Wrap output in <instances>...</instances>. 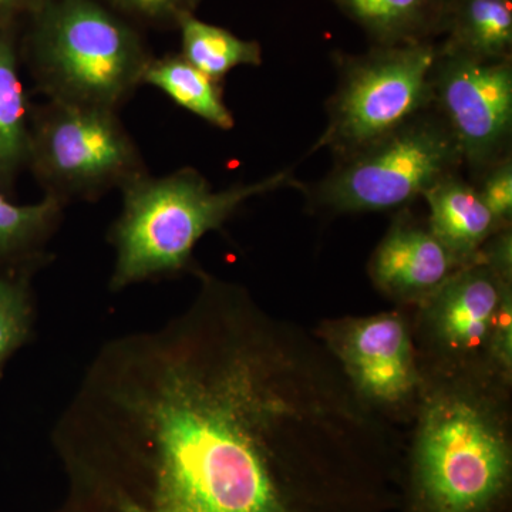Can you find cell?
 Instances as JSON below:
<instances>
[{"mask_svg": "<svg viewBox=\"0 0 512 512\" xmlns=\"http://www.w3.org/2000/svg\"><path fill=\"white\" fill-rule=\"evenodd\" d=\"M423 197L429 204L427 225L460 268L476 264L485 242L503 229L481 201L476 187L457 174L441 180Z\"/></svg>", "mask_w": 512, "mask_h": 512, "instance_id": "cell-12", "label": "cell"}, {"mask_svg": "<svg viewBox=\"0 0 512 512\" xmlns=\"http://www.w3.org/2000/svg\"><path fill=\"white\" fill-rule=\"evenodd\" d=\"M481 201L503 228L512 221V163L511 158L498 161L483 174L480 187L476 188Z\"/></svg>", "mask_w": 512, "mask_h": 512, "instance_id": "cell-21", "label": "cell"}, {"mask_svg": "<svg viewBox=\"0 0 512 512\" xmlns=\"http://www.w3.org/2000/svg\"><path fill=\"white\" fill-rule=\"evenodd\" d=\"M285 187L303 188L291 170L252 184L215 191L194 168L164 177L143 175L121 190L123 208L110 228L116 251L110 289L120 292L151 279L195 274L194 249L220 229L244 202Z\"/></svg>", "mask_w": 512, "mask_h": 512, "instance_id": "cell-3", "label": "cell"}, {"mask_svg": "<svg viewBox=\"0 0 512 512\" xmlns=\"http://www.w3.org/2000/svg\"><path fill=\"white\" fill-rule=\"evenodd\" d=\"M190 305L101 346L52 431L56 512H389L403 441L319 339L198 271Z\"/></svg>", "mask_w": 512, "mask_h": 512, "instance_id": "cell-1", "label": "cell"}, {"mask_svg": "<svg viewBox=\"0 0 512 512\" xmlns=\"http://www.w3.org/2000/svg\"><path fill=\"white\" fill-rule=\"evenodd\" d=\"M377 46L431 42L444 32L450 0H336Z\"/></svg>", "mask_w": 512, "mask_h": 512, "instance_id": "cell-14", "label": "cell"}, {"mask_svg": "<svg viewBox=\"0 0 512 512\" xmlns=\"http://www.w3.org/2000/svg\"><path fill=\"white\" fill-rule=\"evenodd\" d=\"M28 170L64 205L97 201L148 174L117 111L50 100L32 104Z\"/></svg>", "mask_w": 512, "mask_h": 512, "instance_id": "cell-5", "label": "cell"}, {"mask_svg": "<svg viewBox=\"0 0 512 512\" xmlns=\"http://www.w3.org/2000/svg\"><path fill=\"white\" fill-rule=\"evenodd\" d=\"M312 332L367 409L394 427L413 423L423 375L409 309L322 319Z\"/></svg>", "mask_w": 512, "mask_h": 512, "instance_id": "cell-8", "label": "cell"}, {"mask_svg": "<svg viewBox=\"0 0 512 512\" xmlns=\"http://www.w3.org/2000/svg\"><path fill=\"white\" fill-rule=\"evenodd\" d=\"M39 268L0 271V376L10 357L32 338L35 299L32 278Z\"/></svg>", "mask_w": 512, "mask_h": 512, "instance_id": "cell-19", "label": "cell"}, {"mask_svg": "<svg viewBox=\"0 0 512 512\" xmlns=\"http://www.w3.org/2000/svg\"><path fill=\"white\" fill-rule=\"evenodd\" d=\"M478 261L490 266L498 278L512 282V229H500L481 248Z\"/></svg>", "mask_w": 512, "mask_h": 512, "instance_id": "cell-23", "label": "cell"}, {"mask_svg": "<svg viewBox=\"0 0 512 512\" xmlns=\"http://www.w3.org/2000/svg\"><path fill=\"white\" fill-rule=\"evenodd\" d=\"M28 25L22 63L56 103L119 111L154 57L134 26L97 0H47Z\"/></svg>", "mask_w": 512, "mask_h": 512, "instance_id": "cell-4", "label": "cell"}, {"mask_svg": "<svg viewBox=\"0 0 512 512\" xmlns=\"http://www.w3.org/2000/svg\"><path fill=\"white\" fill-rule=\"evenodd\" d=\"M177 29L181 35V56L217 82L235 67L262 64L258 42L239 39L227 29L202 22L194 13H181Z\"/></svg>", "mask_w": 512, "mask_h": 512, "instance_id": "cell-18", "label": "cell"}, {"mask_svg": "<svg viewBox=\"0 0 512 512\" xmlns=\"http://www.w3.org/2000/svg\"><path fill=\"white\" fill-rule=\"evenodd\" d=\"M461 163L446 120L429 109L373 146L342 158L325 180L302 190L313 210L328 214L394 210L456 174Z\"/></svg>", "mask_w": 512, "mask_h": 512, "instance_id": "cell-6", "label": "cell"}, {"mask_svg": "<svg viewBox=\"0 0 512 512\" xmlns=\"http://www.w3.org/2000/svg\"><path fill=\"white\" fill-rule=\"evenodd\" d=\"M487 367L498 380L512 386V285L504 288L495 313Z\"/></svg>", "mask_w": 512, "mask_h": 512, "instance_id": "cell-20", "label": "cell"}, {"mask_svg": "<svg viewBox=\"0 0 512 512\" xmlns=\"http://www.w3.org/2000/svg\"><path fill=\"white\" fill-rule=\"evenodd\" d=\"M119 15L138 25L177 28L181 13L187 12L184 0H106Z\"/></svg>", "mask_w": 512, "mask_h": 512, "instance_id": "cell-22", "label": "cell"}, {"mask_svg": "<svg viewBox=\"0 0 512 512\" xmlns=\"http://www.w3.org/2000/svg\"><path fill=\"white\" fill-rule=\"evenodd\" d=\"M143 84L157 87L178 106L221 130L235 126L234 116L225 104L220 82L192 66L180 55L153 57L146 67Z\"/></svg>", "mask_w": 512, "mask_h": 512, "instance_id": "cell-17", "label": "cell"}, {"mask_svg": "<svg viewBox=\"0 0 512 512\" xmlns=\"http://www.w3.org/2000/svg\"><path fill=\"white\" fill-rule=\"evenodd\" d=\"M460 269L454 256L412 212L400 211L369 261L377 291L402 308H413Z\"/></svg>", "mask_w": 512, "mask_h": 512, "instance_id": "cell-11", "label": "cell"}, {"mask_svg": "<svg viewBox=\"0 0 512 512\" xmlns=\"http://www.w3.org/2000/svg\"><path fill=\"white\" fill-rule=\"evenodd\" d=\"M510 285L478 261L457 269L419 305L407 308L421 370L487 367L495 313Z\"/></svg>", "mask_w": 512, "mask_h": 512, "instance_id": "cell-10", "label": "cell"}, {"mask_svg": "<svg viewBox=\"0 0 512 512\" xmlns=\"http://www.w3.org/2000/svg\"><path fill=\"white\" fill-rule=\"evenodd\" d=\"M421 375L419 407L403 451L402 512H507L512 386L487 367Z\"/></svg>", "mask_w": 512, "mask_h": 512, "instance_id": "cell-2", "label": "cell"}, {"mask_svg": "<svg viewBox=\"0 0 512 512\" xmlns=\"http://www.w3.org/2000/svg\"><path fill=\"white\" fill-rule=\"evenodd\" d=\"M20 26L0 28V191L12 197L28 170L32 104L20 76Z\"/></svg>", "mask_w": 512, "mask_h": 512, "instance_id": "cell-13", "label": "cell"}, {"mask_svg": "<svg viewBox=\"0 0 512 512\" xmlns=\"http://www.w3.org/2000/svg\"><path fill=\"white\" fill-rule=\"evenodd\" d=\"M46 3L47 0H0V28L28 22Z\"/></svg>", "mask_w": 512, "mask_h": 512, "instance_id": "cell-24", "label": "cell"}, {"mask_svg": "<svg viewBox=\"0 0 512 512\" xmlns=\"http://www.w3.org/2000/svg\"><path fill=\"white\" fill-rule=\"evenodd\" d=\"M447 40L451 52L478 59H508L512 47L511 0H450Z\"/></svg>", "mask_w": 512, "mask_h": 512, "instance_id": "cell-16", "label": "cell"}, {"mask_svg": "<svg viewBox=\"0 0 512 512\" xmlns=\"http://www.w3.org/2000/svg\"><path fill=\"white\" fill-rule=\"evenodd\" d=\"M434 106L460 147L463 163L483 175L507 158L512 131L511 59L487 60L440 46L433 69ZM510 157V156H508Z\"/></svg>", "mask_w": 512, "mask_h": 512, "instance_id": "cell-9", "label": "cell"}, {"mask_svg": "<svg viewBox=\"0 0 512 512\" xmlns=\"http://www.w3.org/2000/svg\"><path fill=\"white\" fill-rule=\"evenodd\" d=\"M64 207L47 195L36 204L18 205L0 191V271L47 264L46 247L60 227Z\"/></svg>", "mask_w": 512, "mask_h": 512, "instance_id": "cell-15", "label": "cell"}, {"mask_svg": "<svg viewBox=\"0 0 512 512\" xmlns=\"http://www.w3.org/2000/svg\"><path fill=\"white\" fill-rule=\"evenodd\" d=\"M200 3L201 0H184L185 9H187V12L191 13H194V10L197 9Z\"/></svg>", "mask_w": 512, "mask_h": 512, "instance_id": "cell-25", "label": "cell"}, {"mask_svg": "<svg viewBox=\"0 0 512 512\" xmlns=\"http://www.w3.org/2000/svg\"><path fill=\"white\" fill-rule=\"evenodd\" d=\"M433 42L377 46L352 57L329 101V121L315 150L329 148L340 160L390 136L434 106Z\"/></svg>", "mask_w": 512, "mask_h": 512, "instance_id": "cell-7", "label": "cell"}]
</instances>
